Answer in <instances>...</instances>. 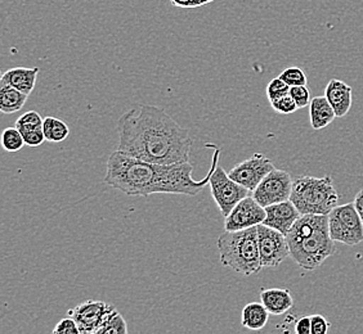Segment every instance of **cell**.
I'll use <instances>...</instances> for the list:
<instances>
[{
    "mask_svg": "<svg viewBox=\"0 0 363 334\" xmlns=\"http://www.w3.org/2000/svg\"><path fill=\"white\" fill-rule=\"evenodd\" d=\"M118 151L161 165L189 162L192 139L186 127L155 105H140L118 121Z\"/></svg>",
    "mask_w": 363,
    "mask_h": 334,
    "instance_id": "1",
    "label": "cell"
},
{
    "mask_svg": "<svg viewBox=\"0 0 363 334\" xmlns=\"http://www.w3.org/2000/svg\"><path fill=\"white\" fill-rule=\"evenodd\" d=\"M214 146L211 167L203 180L192 178L194 167L189 162L161 165L135 159L115 151L107 160V171L104 181L112 188L125 195L147 197L155 193L169 195H199L218 167L220 149Z\"/></svg>",
    "mask_w": 363,
    "mask_h": 334,
    "instance_id": "2",
    "label": "cell"
},
{
    "mask_svg": "<svg viewBox=\"0 0 363 334\" xmlns=\"http://www.w3.org/2000/svg\"><path fill=\"white\" fill-rule=\"evenodd\" d=\"M290 256L301 269L313 272L336 252L328 215H301L286 234Z\"/></svg>",
    "mask_w": 363,
    "mask_h": 334,
    "instance_id": "3",
    "label": "cell"
},
{
    "mask_svg": "<svg viewBox=\"0 0 363 334\" xmlns=\"http://www.w3.org/2000/svg\"><path fill=\"white\" fill-rule=\"evenodd\" d=\"M217 247L220 263L233 272L249 277L263 269L259 253L257 226L238 231L224 230L218 239Z\"/></svg>",
    "mask_w": 363,
    "mask_h": 334,
    "instance_id": "4",
    "label": "cell"
},
{
    "mask_svg": "<svg viewBox=\"0 0 363 334\" xmlns=\"http://www.w3.org/2000/svg\"><path fill=\"white\" fill-rule=\"evenodd\" d=\"M290 201L301 215H328L339 203V195L331 176H299L293 183Z\"/></svg>",
    "mask_w": 363,
    "mask_h": 334,
    "instance_id": "5",
    "label": "cell"
},
{
    "mask_svg": "<svg viewBox=\"0 0 363 334\" xmlns=\"http://www.w3.org/2000/svg\"><path fill=\"white\" fill-rule=\"evenodd\" d=\"M328 216L330 237L334 242L347 246L363 242V221L354 203L337 205Z\"/></svg>",
    "mask_w": 363,
    "mask_h": 334,
    "instance_id": "6",
    "label": "cell"
},
{
    "mask_svg": "<svg viewBox=\"0 0 363 334\" xmlns=\"http://www.w3.org/2000/svg\"><path fill=\"white\" fill-rule=\"evenodd\" d=\"M209 184L211 195L224 217L230 215L233 207L250 193L249 189L233 180L219 165L211 175Z\"/></svg>",
    "mask_w": 363,
    "mask_h": 334,
    "instance_id": "7",
    "label": "cell"
},
{
    "mask_svg": "<svg viewBox=\"0 0 363 334\" xmlns=\"http://www.w3.org/2000/svg\"><path fill=\"white\" fill-rule=\"evenodd\" d=\"M257 229L259 253L263 267H277L290 256L286 236L264 224H259Z\"/></svg>",
    "mask_w": 363,
    "mask_h": 334,
    "instance_id": "8",
    "label": "cell"
},
{
    "mask_svg": "<svg viewBox=\"0 0 363 334\" xmlns=\"http://www.w3.org/2000/svg\"><path fill=\"white\" fill-rule=\"evenodd\" d=\"M293 183L291 175L287 171L274 168L259 183L258 187L252 192V197L263 207L273 203L284 202L290 200Z\"/></svg>",
    "mask_w": 363,
    "mask_h": 334,
    "instance_id": "9",
    "label": "cell"
},
{
    "mask_svg": "<svg viewBox=\"0 0 363 334\" xmlns=\"http://www.w3.org/2000/svg\"><path fill=\"white\" fill-rule=\"evenodd\" d=\"M276 167L273 166L272 161L264 154H252L250 159L238 163L230 170V178L245 188L254 192L258 187L259 183L266 178Z\"/></svg>",
    "mask_w": 363,
    "mask_h": 334,
    "instance_id": "10",
    "label": "cell"
},
{
    "mask_svg": "<svg viewBox=\"0 0 363 334\" xmlns=\"http://www.w3.org/2000/svg\"><path fill=\"white\" fill-rule=\"evenodd\" d=\"M266 209L254 197L247 195L233 207L230 215L224 217V230L238 231L258 226L266 220Z\"/></svg>",
    "mask_w": 363,
    "mask_h": 334,
    "instance_id": "11",
    "label": "cell"
},
{
    "mask_svg": "<svg viewBox=\"0 0 363 334\" xmlns=\"http://www.w3.org/2000/svg\"><path fill=\"white\" fill-rule=\"evenodd\" d=\"M115 307L104 301H85L67 311V315L77 321L80 334H96L106 315Z\"/></svg>",
    "mask_w": 363,
    "mask_h": 334,
    "instance_id": "12",
    "label": "cell"
},
{
    "mask_svg": "<svg viewBox=\"0 0 363 334\" xmlns=\"http://www.w3.org/2000/svg\"><path fill=\"white\" fill-rule=\"evenodd\" d=\"M264 209L267 216L263 224L269 228L279 230L285 236L301 216V211L296 209V206L290 200L284 202L273 203Z\"/></svg>",
    "mask_w": 363,
    "mask_h": 334,
    "instance_id": "13",
    "label": "cell"
},
{
    "mask_svg": "<svg viewBox=\"0 0 363 334\" xmlns=\"http://www.w3.org/2000/svg\"><path fill=\"white\" fill-rule=\"evenodd\" d=\"M325 97L328 98L330 105H333L337 119L347 116L353 103V89L342 80L333 79L325 89Z\"/></svg>",
    "mask_w": 363,
    "mask_h": 334,
    "instance_id": "14",
    "label": "cell"
},
{
    "mask_svg": "<svg viewBox=\"0 0 363 334\" xmlns=\"http://www.w3.org/2000/svg\"><path fill=\"white\" fill-rule=\"evenodd\" d=\"M39 72V67H13L1 75L0 85L13 86L16 89L30 96L35 88Z\"/></svg>",
    "mask_w": 363,
    "mask_h": 334,
    "instance_id": "15",
    "label": "cell"
},
{
    "mask_svg": "<svg viewBox=\"0 0 363 334\" xmlns=\"http://www.w3.org/2000/svg\"><path fill=\"white\" fill-rule=\"evenodd\" d=\"M260 301L271 315L286 313L294 306V299L289 289L269 288L262 289Z\"/></svg>",
    "mask_w": 363,
    "mask_h": 334,
    "instance_id": "16",
    "label": "cell"
},
{
    "mask_svg": "<svg viewBox=\"0 0 363 334\" xmlns=\"http://www.w3.org/2000/svg\"><path fill=\"white\" fill-rule=\"evenodd\" d=\"M309 119L313 130H321L330 125L337 117L328 98L315 97L312 98L309 105Z\"/></svg>",
    "mask_w": 363,
    "mask_h": 334,
    "instance_id": "17",
    "label": "cell"
},
{
    "mask_svg": "<svg viewBox=\"0 0 363 334\" xmlns=\"http://www.w3.org/2000/svg\"><path fill=\"white\" fill-rule=\"evenodd\" d=\"M269 319V311L263 304L250 302L242 310V327L250 330H260L266 327Z\"/></svg>",
    "mask_w": 363,
    "mask_h": 334,
    "instance_id": "18",
    "label": "cell"
},
{
    "mask_svg": "<svg viewBox=\"0 0 363 334\" xmlns=\"http://www.w3.org/2000/svg\"><path fill=\"white\" fill-rule=\"evenodd\" d=\"M28 94L9 85L0 86V111L6 115H12L21 111L28 100Z\"/></svg>",
    "mask_w": 363,
    "mask_h": 334,
    "instance_id": "19",
    "label": "cell"
},
{
    "mask_svg": "<svg viewBox=\"0 0 363 334\" xmlns=\"http://www.w3.org/2000/svg\"><path fill=\"white\" fill-rule=\"evenodd\" d=\"M43 132L45 139L50 143H60L63 142L70 134V127L62 120L57 117H45L43 122Z\"/></svg>",
    "mask_w": 363,
    "mask_h": 334,
    "instance_id": "20",
    "label": "cell"
},
{
    "mask_svg": "<svg viewBox=\"0 0 363 334\" xmlns=\"http://www.w3.org/2000/svg\"><path fill=\"white\" fill-rule=\"evenodd\" d=\"M126 333H128V327H126L125 319L116 309H112L111 311L106 315L105 319L102 321L101 327L98 328L96 334Z\"/></svg>",
    "mask_w": 363,
    "mask_h": 334,
    "instance_id": "21",
    "label": "cell"
},
{
    "mask_svg": "<svg viewBox=\"0 0 363 334\" xmlns=\"http://www.w3.org/2000/svg\"><path fill=\"white\" fill-rule=\"evenodd\" d=\"M1 144H3V148H4L7 152H18L20 149H22V146H26L21 132H20L16 126H13V127H7V129L3 132V135H1Z\"/></svg>",
    "mask_w": 363,
    "mask_h": 334,
    "instance_id": "22",
    "label": "cell"
},
{
    "mask_svg": "<svg viewBox=\"0 0 363 334\" xmlns=\"http://www.w3.org/2000/svg\"><path fill=\"white\" fill-rule=\"evenodd\" d=\"M43 122L44 119L36 111H28L23 113L20 119L16 121V127L20 132H26V130H36V129H43Z\"/></svg>",
    "mask_w": 363,
    "mask_h": 334,
    "instance_id": "23",
    "label": "cell"
},
{
    "mask_svg": "<svg viewBox=\"0 0 363 334\" xmlns=\"http://www.w3.org/2000/svg\"><path fill=\"white\" fill-rule=\"evenodd\" d=\"M281 77L289 86H299V85H307V75L306 72L296 67V66H291V67H287L286 70L282 71Z\"/></svg>",
    "mask_w": 363,
    "mask_h": 334,
    "instance_id": "24",
    "label": "cell"
},
{
    "mask_svg": "<svg viewBox=\"0 0 363 334\" xmlns=\"http://www.w3.org/2000/svg\"><path fill=\"white\" fill-rule=\"evenodd\" d=\"M290 88L291 86H289L281 77H274L267 85V97L269 99V102L276 100L279 98L285 97L290 93Z\"/></svg>",
    "mask_w": 363,
    "mask_h": 334,
    "instance_id": "25",
    "label": "cell"
},
{
    "mask_svg": "<svg viewBox=\"0 0 363 334\" xmlns=\"http://www.w3.org/2000/svg\"><path fill=\"white\" fill-rule=\"evenodd\" d=\"M293 97L295 103L298 105V108H306L307 105H311V91L307 88V85H299V86H291L290 93Z\"/></svg>",
    "mask_w": 363,
    "mask_h": 334,
    "instance_id": "26",
    "label": "cell"
},
{
    "mask_svg": "<svg viewBox=\"0 0 363 334\" xmlns=\"http://www.w3.org/2000/svg\"><path fill=\"white\" fill-rule=\"evenodd\" d=\"M271 105H272L274 111L281 113V115H291L296 110H299L290 94H287L285 97L279 98L276 100H272Z\"/></svg>",
    "mask_w": 363,
    "mask_h": 334,
    "instance_id": "27",
    "label": "cell"
},
{
    "mask_svg": "<svg viewBox=\"0 0 363 334\" xmlns=\"http://www.w3.org/2000/svg\"><path fill=\"white\" fill-rule=\"evenodd\" d=\"M23 140H25V144L28 146H42L43 143L45 142V135L43 129H36V130H26V132H21Z\"/></svg>",
    "mask_w": 363,
    "mask_h": 334,
    "instance_id": "28",
    "label": "cell"
},
{
    "mask_svg": "<svg viewBox=\"0 0 363 334\" xmlns=\"http://www.w3.org/2000/svg\"><path fill=\"white\" fill-rule=\"evenodd\" d=\"M55 334H80L77 321H74L71 316L65 318L62 321H58L56 328L53 329Z\"/></svg>",
    "mask_w": 363,
    "mask_h": 334,
    "instance_id": "29",
    "label": "cell"
},
{
    "mask_svg": "<svg viewBox=\"0 0 363 334\" xmlns=\"http://www.w3.org/2000/svg\"><path fill=\"white\" fill-rule=\"evenodd\" d=\"M311 323H312V334H326L330 330V323L320 313L311 315Z\"/></svg>",
    "mask_w": 363,
    "mask_h": 334,
    "instance_id": "30",
    "label": "cell"
},
{
    "mask_svg": "<svg viewBox=\"0 0 363 334\" xmlns=\"http://www.w3.org/2000/svg\"><path fill=\"white\" fill-rule=\"evenodd\" d=\"M170 1L177 7L196 8L206 6V4H210L216 0H170Z\"/></svg>",
    "mask_w": 363,
    "mask_h": 334,
    "instance_id": "31",
    "label": "cell"
},
{
    "mask_svg": "<svg viewBox=\"0 0 363 334\" xmlns=\"http://www.w3.org/2000/svg\"><path fill=\"white\" fill-rule=\"evenodd\" d=\"M295 332L298 334L312 333V323L311 316H303L299 321L295 323Z\"/></svg>",
    "mask_w": 363,
    "mask_h": 334,
    "instance_id": "32",
    "label": "cell"
},
{
    "mask_svg": "<svg viewBox=\"0 0 363 334\" xmlns=\"http://www.w3.org/2000/svg\"><path fill=\"white\" fill-rule=\"evenodd\" d=\"M353 203H354L357 211H358V214L361 216V219H362L363 221V189L357 193L356 198H354Z\"/></svg>",
    "mask_w": 363,
    "mask_h": 334,
    "instance_id": "33",
    "label": "cell"
}]
</instances>
